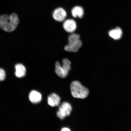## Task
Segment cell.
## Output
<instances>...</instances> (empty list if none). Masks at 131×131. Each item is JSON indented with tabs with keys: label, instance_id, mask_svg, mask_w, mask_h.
Listing matches in <instances>:
<instances>
[{
	"label": "cell",
	"instance_id": "8",
	"mask_svg": "<svg viewBox=\"0 0 131 131\" xmlns=\"http://www.w3.org/2000/svg\"><path fill=\"white\" fill-rule=\"evenodd\" d=\"M60 98L58 95L55 93H52L47 98V102L49 105L52 107H55L59 105Z\"/></svg>",
	"mask_w": 131,
	"mask_h": 131
},
{
	"label": "cell",
	"instance_id": "3",
	"mask_svg": "<svg viewBox=\"0 0 131 131\" xmlns=\"http://www.w3.org/2000/svg\"><path fill=\"white\" fill-rule=\"evenodd\" d=\"M71 62L67 58L64 59L62 61V65H60L59 62H57L55 64V72L60 77L64 78L68 74L71 69Z\"/></svg>",
	"mask_w": 131,
	"mask_h": 131
},
{
	"label": "cell",
	"instance_id": "13",
	"mask_svg": "<svg viewBox=\"0 0 131 131\" xmlns=\"http://www.w3.org/2000/svg\"><path fill=\"white\" fill-rule=\"evenodd\" d=\"M80 36L76 34H72L69 36L68 42L78 40H80Z\"/></svg>",
	"mask_w": 131,
	"mask_h": 131
},
{
	"label": "cell",
	"instance_id": "5",
	"mask_svg": "<svg viewBox=\"0 0 131 131\" xmlns=\"http://www.w3.org/2000/svg\"><path fill=\"white\" fill-rule=\"evenodd\" d=\"M52 15L55 20L58 22H61L65 20L67 16V13L63 8L59 7L54 11Z\"/></svg>",
	"mask_w": 131,
	"mask_h": 131
},
{
	"label": "cell",
	"instance_id": "4",
	"mask_svg": "<svg viewBox=\"0 0 131 131\" xmlns=\"http://www.w3.org/2000/svg\"><path fill=\"white\" fill-rule=\"evenodd\" d=\"M72 110V106L69 103L64 102L59 107L57 113V117L60 119H63L66 117L69 116Z\"/></svg>",
	"mask_w": 131,
	"mask_h": 131
},
{
	"label": "cell",
	"instance_id": "14",
	"mask_svg": "<svg viewBox=\"0 0 131 131\" xmlns=\"http://www.w3.org/2000/svg\"><path fill=\"white\" fill-rule=\"evenodd\" d=\"M6 78V73L4 70L0 68V81H4Z\"/></svg>",
	"mask_w": 131,
	"mask_h": 131
},
{
	"label": "cell",
	"instance_id": "7",
	"mask_svg": "<svg viewBox=\"0 0 131 131\" xmlns=\"http://www.w3.org/2000/svg\"><path fill=\"white\" fill-rule=\"evenodd\" d=\"M63 27L66 31L72 33L76 30L77 25L76 21L73 19H68L64 21Z\"/></svg>",
	"mask_w": 131,
	"mask_h": 131
},
{
	"label": "cell",
	"instance_id": "1",
	"mask_svg": "<svg viewBox=\"0 0 131 131\" xmlns=\"http://www.w3.org/2000/svg\"><path fill=\"white\" fill-rule=\"evenodd\" d=\"M19 22L18 17L15 13L9 15H4L0 16V27L6 32H11L14 31Z\"/></svg>",
	"mask_w": 131,
	"mask_h": 131
},
{
	"label": "cell",
	"instance_id": "2",
	"mask_svg": "<svg viewBox=\"0 0 131 131\" xmlns=\"http://www.w3.org/2000/svg\"><path fill=\"white\" fill-rule=\"evenodd\" d=\"M70 90L72 95L75 98L84 99L89 94V90L78 81H74L71 83Z\"/></svg>",
	"mask_w": 131,
	"mask_h": 131
},
{
	"label": "cell",
	"instance_id": "9",
	"mask_svg": "<svg viewBox=\"0 0 131 131\" xmlns=\"http://www.w3.org/2000/svg\"><path fill=\"white\" fill-rule=\"evenodd\" d=\"M29 98L30 101L34 104L40 102L42 100V95L40 93L36 91H32L29 94Z\"/></svg>",
	"mask_w": 131,
	"mask_h": 131
},
{
	"label": "cell",
	"instance_id": "6",
	"mask_svg": "<svg viewBox=\"0 0 131 131\" xmlns=\"http://www.w3.org/2000/svg\"><path fill=\"white\" fill-rule=\"evenodd\" d=\"M82 45V42L80 40L68 42V45L66 46L64 49L67 51L76 52H78Z\"/></svg>",
	"mask_w": 131,
	"mask_h": 131
},
{
	"label": "cell",
	"instance_id": "15",
	"mask_svg": "<svg viewBox=\"0 0 131 131\" xmlns=\"http://www.w3.org/2000/svg\"><path fill=\"white\" fill-rule=\"evenodd\" d=\"M61 131H71L68 128L63 127L61 129Z\"/></svg>",
	"mask_w": 131,
	"mask_h": 131
},
{
	"label": "cell",
	"instance_id": "11",
	"mask_svg": "<svg viewBox=\"0 0 131 131\" xmlns=\"http://www.w3.org/2000/svg\"><path fill=\"white\" fill-rule=\"evenodd\" d=\"M108 34L111 38L114 40H119L122 37V32L120 28L117 27L109 31Z\"/></svg>",
	"mask_w": 131,
	"mask_h": 131
},
{
	"label": "cell",
	"instance_id": "12",
	"mask_svg": "<svg viewBox=\"0 0 131 131\" xmlns=\"http://www.w3.org/2000/svg\"><path fill=\"white\" fill-rule=\"evenodd\" d=\"M15 75L18 78H22L25 76L26 70L25 67L21 64H17L15 66Z\"/></svg>",
	"mask_w": 131,
	"mask_h": 131
},
{
	"label": "cell",
	"instance_id": "10",
	"mask_svg": "<svg viewBox=\"0 0 131 131\" xmlns=\"http://www.w3.org/2000/svg\"><path fill=\"white\" fill-rule=\"evenodd\" d=\"M72 16L73 17H78L80 19L83 17L84 14V9L80 6H76L74 7L71 11Z\"/></svg>",
	"mask_w": 131,
	"mask_h": 131
}]
</instances>
